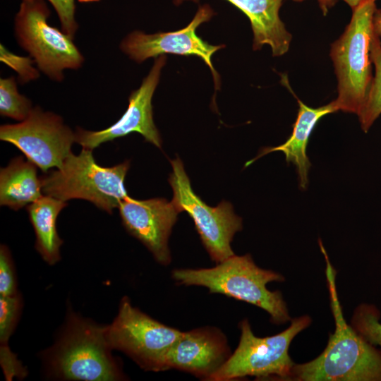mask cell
I'll list each match as a JSON object with an SVG mask.
<instances>
[{"label":"cell","mask_w":381,"mask_h":381,"mask_svg":"<svg viewBox=\"0 0 381 381\" xmlns=\"http://www.w3.org/2000/svg\"><path fill=\"white\" fill-rule=\"evenodd\" d=\"M318 243L326 262V278L335 330L329 334L327 345L320 356L309 362L294 364L290 379L381 381V353L345 320L336 289V270L320 239Z\"/></svg>","instance_id":"6da1fadb"},{"label":"cell","mask_w":381,"mask_h":381,"mask_svg":"<svg viewBox=\"0 0 381 381\" xmlns=\"http://www.w3.org/2000/svg\"><path fill=\"white\" fill-rule=\"evenodd\" d=\"M172 278L179 284L200 286L210 294H219L256 306L269 313L275 324L291 320L282 293L267 284L284 278L272 270L259 267L250 254L233 255L211 268L176 269Z\"/></svg>","instance_id":"7a4b0ae2"},{"label":"cell","mask_w":381,"mask_h":381,"mask_svg":"<svg viewBox=\"0 0 381 381\" xmlns=\"http://www.w3.org/2000/svg\"><path fill=\"white\" fill-rule=\"evenodd\" d=\"M106 326L71 313L47 361L54 377L69 380L112 381L125 376L111 354Z\"/></svg>","instance_id":"3957f363"},{"label":"cell","mask_w":381,"mask_h":381,"mask_svg":"<svg viewBox=\"0 0 381 381\" xmlns=\"http://www.w3.org/2000/svg\"><path fill=\"white\" fill-rule=\"evenodd\" d=\"M375 1L368 0L353 9L350 23L331 45L330 56L337 78V111L357 115L367 97L373 76L370 44L374 33Z\"/></svg>","instance_id":"277c9868"},{"label":"cell","mask_w":381,"mask_h":381,"mask_svg":"<svg viewBox=\"0 0 381 381\" xmlns=\"http://www.w3.org/2000/svg\"><path fill=\"white\" fill-rule=\"evenodd\" d=\"M129 161L110 167L98 165L92 150L83 148L79 155L72 152L56 170L45 173L42 193L63 201L83 199L111 214L127 196L124 180Z\"/></svg>","instance_id":"5b68a950"},{"label":"cell","mask_w":381,"mask_h":381,"mask_svg":"<svg viewBox=\"0 0 381 381\" xmlns=\"http://www.w3.org/2000/svg\"><path fill=\"white\" fill-rule=\"evenodd\" d=\"M310 322L309 316L303 315L292 320L290 326L277 334L258 337L244 319L239 325L237 348L208 380L231 381L246 376L289 380L294 365L289 354L291 342Z\"/></svg>","instance_id":"8992f818"},{"label":"cell","mask_w":381,"mask_h":381,"mask_svg":"<svg viewBox=\"0 0 381 381\" xmlns=\"http://www.w3.org/2000/svg\"><path fill=\"white\" fill-rule=\"evenodd\" d=\"M49 15L44 0L22 1L14 20L15 35L39 69L60 82L63 71L79 68L84 57L70 36L48 23Z\"/></svg>","instance_id":"52a82bcc"},{"label":"cell","mask_w":381,"mask_h":381,"mask_svg":"<svg viewBox=\"0 0 381 381\" xmlns=\"http://www.w3.org/2000/svg\"><path fill=\"white\" fill-rule=\"evenodd\" d=\"M133 307L123 297L114 321L106 326V336L112 350L123 352L145 370L164 371L166 356L182 334Z\"/></svg>","instance_id":"ba28073f"},{"label":"cell","mask_w":381,"mask_h":381,"mask_svg":"<svg viewBox=\"0 0 381 381\" xmlns=\"http://www.w3.org/2000/svg\"><path fill=\"white\" fill-rule=\"evenodd\" d=\"M172 172L169 183L172 188V202L193 219L205 248L216 263L234 255L231 243L235 234L242 229V219L231 204L222 201L216 207L205 204L192 189L183 162L177 157L171 161Z\"/></svg>","instance_id":"9c48e42d"},{"label":"cell","mask_w":381,"mask_h":381,"mask_svg":"<svg viewBox=\"0 0 381 381\" xmlns=\"http://www.w3.org/2000/svg\"><path fill=\"white\" fill-rule=\"evenodd\" d=\"M0 139L17 147L44 173L61 167L75 142V132L60 116L44 111L40 107L32 108L18 123L1 126Z\"/></svg>","instance_id":"30bf717a"},{"label":"cell","mask_w":381,"mask_h":381,"mask_svg":"<svg viewBox=\"0 0 381 381\" xmlns=\"http://www.w3.org/2000/svg\"><path fill=\"white\" fill-rule=\"evenodd\" d=\"M214 11L208 4L200 6L191 22L181 30L145 34L133 31L121 42V50L131 59L141 63L149 58L166 54L196 56L201 58L210 68L215 86H218L219 75L212 63V55L224 45H212L196 35L200 25L211 19Z\"/></svg>","instance_id":"8fae6325"},{"label":"cell","mask_w":381,"mask_h":381,"mask_svg":"<svg viewBox=\"0 0 381 381\" xmlns=\"http://www.w3.org/2000/svg\"><path fill=\"white\" fill-rule=\"evenodd\" d=\"M166 61L164 55L155 58L152 68L140 87L130 95L126 111L116 123L97 131L77 128L75 142L83 148L92 150L104 143L136 132L142 135L146 141L161 148L162 139L153 121L152 98Z\"/></svg>","instance_id":"7c38bea8"},{"label":"cell","mask_w":381,"mask_h":381,"mask_svg":"<svg viewBox=\"0 0 381 381\" xmlns=\"http://www.w3.org/2000/svg\"><path fill=\"white\" fill-rule=\"evenodd\" d=\"M119 210L126 231L138 239L159 264L168 265L171 262L169 238L181 212L172 200L161 198L136 200L128 195Z\"/></svg>","instance_id":"4fadbf2b"},{"label":"cell","mask_w":381,"mask_h":381,"mask_svg":"<svg viewBox=\"0 0 381 381\" xmlns=\"http://www.w3.org/2000/svg\"><path fill=\"white\" fill-rule=\"evenodd\" d=\"M231 354L227 339L218 328L199 327L182 332L166 356L164 370L175 368L208 380Z\"/></svg>","instance_id":"5bb4252c"},{"label":"cell","mask_w":381,"mask_h":381,"mask_svg":"<svg viewBox=\"0 0 381 381\" xmlns=\"http://www.w3.org/2000/svg\"><path fill=\"white\" fill-rule=\"evenodd\" d=\"M240 9L250 20L254 50L267 44L274 56L285 54L289 49L291 35L279 18L283 0H226Z\"/></svg>","instance_id":"9a60e30c"},{"label":"cell","mask_w":381,"mask_h":381,"mask_svg":"<svg viewBox=\"0 0 381 381\" xmlns=\"http://www.w3.org/2000/svg\"><path fill=\"white\" fill-rule=\"evenodd\" d=\"M298 103L299 107L297 118L290 137L280 145L263 148L257 157L246 162L245 166H248L267 153L282 152L286 161L288 163L292 162L296 167L299 186L302 189H306L308 183V171L311 166L306 154L310 134L320 119L327 114L337 111V109L333 101L318 108L309 107L299 99Z\"/></svg>","instance_id":"2e32d148"},{"label":"cell","mask_w":381,"mask_h":381,"mask_svg":"<svg viewBox=\"0 0 381 381\" xmlns=\"http://www.w3.org/2000/svg\"><path fill=\"white\" fill-rule=\"evenodd\" d=\"M37 166L22 157L13 158L0 171V204L18 210L42 195L41 177Z\"/></svg>","instance_id":"e0dca14e"},{"label":"cell","mask_w":381,"mask_h":381,"mask_svg":"<svg viewBox=\"0 0 381 381\" xmlns=\"http://www.w3.org/2000/svg\"><path fill=\"white\" fill-rule=\"evenodd\" d=\"M66 206V202L46 195L27 206L36 236L35 248L49 265H55L61 259L63 241L57 233L56 219Z\"/></svg>","instance_id":"ac0fdd59"},{"label":"cell","mask_w":381,"mask_h":381,"mask_svg":"<svg viewBox=\"0 0 381 381\" xmlns=\"http://www.w3.org/2000/svg\"><path fill=\"white\" fill-rule=\"evenodd\" d=\"M370 59L375 67V75L365 103L358 114L361 129L365 133L381 114V41L375 32L370 44Z\"/></svg>","instance_id":"d6986e66"},{"label":"cell","mask_w":381,"mask_h":381,"mask_svg":"<svg viewBox=\"0 0 381 381\" xmlns=\"http://www.w3.org/2000/svg\"><path fill=\"white\" fill-rule=\"evenodd\" d=\"M32 109L31 101L20 94L15 78L0 79V114L16 121L25 120Z\"/></svg>","instance_id":"ffe728a7"},{"label":"cell","mask_w":381,"mask_h":381,"mask_svg":"<svg viewBox=\"0 0 381 381\" xmlns=\"http://www.w3.org/2000/svg\"><path fill=\"white\" fill-rule=\"evenodd\" d=\"M380 316V312L375 306L362 303L354 311L351 326L369 344L378 346L381 353Z\"/></svg>","instance_id":"44dd1931"},{"label":"cell","mask_w":381,"mask_h":381,"mask_svg":"<svg viewBox=\"0 0 381 381\" xmlns=\"http://www.w3.org/2000/svg\"><path fill=\"white\" fill-rule=\"evenodd\" d=\"M22 300L19 294L10 296H0V346L8 342L20 316Z\"/></svg>","instance_id":"7402d4cb"},{"label":"cell","mask_w":381,"mask_h":381,"mask_svg":"<svg viewBox=\"0 0 381 381\" xmlns=\"http://www.w3.org/2000/svg\"><path fill=\"white\" fill-rule=\"evenodd\" d=\"M0 59L11 67L18 75V81L21 84L37 79L40 76L37 69L33 66L34 59L30 57L20 56L9 52L1 44Z\"/></svg>","instance_id":"603a6c76"},{"label":"cell","mask_w":381,"mask_h":381,"mask_svg":"<svg viewBox=\"0 0 381 381\" xmlns=\"http://www.w3.org/2000/svg\"><path fill=\"white\" fill-rule=\"evenodd\" d=\"M18 294L13 262L8 248H0V296H10Z\"/></svg>","instance_id":"cb8c5ba5"},{"label":"cell","mask_w":381,"mask_h":381,"mask_svg":"<svg viewBox=\"0 0 381 381\" xmlns=\"http://www.w3.org/2000/svg\"><path fill=\"white\" fill-rule=\"evenodd\" d=\"M48 1L56 10L61 23L62 31L73 39L78 28L75 18V0Z\"/></svg>","instance_id":"d4e9b609"},{"label":"cell","mask_w":381,"mask_h":381,"mask_svg":"<svg viewBox=\"0 0 381 381\" xmlns=\"http://www.w3.org/2000/svg\"><path fill=\"white\" fill-rule=\"evenodd\" d=\"M374 32L381 37V9L376 8L373 20Z\"/></svg>","instance_id":"484cf974"},{"label":"cell","mask_w":381,"mask_h":381,"mask_svg":"<svg viewBox=\"0 0 381 381\" xmlns=\"http://www.w3.org/2000/svg\"><path fill=\"white\" fill-rule=\"evenodd\" d=\"M296 2H301L304 0H293ZM320 8L324 16L327 15L329 8L334 6L337 0H318Z\"/></svg>","instance_id":"4316f807"},{"label":"cell","mask_w":381,"mask_h":381,"mask_svg":"<svg viewBox=\"0 0 381 381\" xmlns=\"http://www.w3.org/2000/svg\"><path fill=\"white\" fill-rule=\"evenodd\" d=\"M343 1H345L353 10L356 8L357 6H358L359 5H361V4L368 0H343ZM374 1H376V0H374Z\"/></svg>","instance_id":"83f0119b"},{"label":"cell","mask_w":381,"mask_h":381,"mask_svg":"<svg viewBox=\"0 0 381 381\" xmlns=\"http://www.w3.org/2000/svg\"><path fill=\"white\" fill-rule=\"evenodd\" d=\"M184 1H189V0H173V2L176 5H179ZM190 1L198 3L199 0H190Z\"/></svg>","instance_id":"f1b7e54d"},{"label":"cell","mask_w":381,"mask_h":381,"mask_svg":"<svg viewBox=\"0 0 381 381\" xmlns=\"http://www.w3.org/2000/svg\"><path fill=\"white\" fill-rule=\"evenodd\" d=\"M80 2L86 3V2H92V1H97L99 0H78Z\"/></svg>","instance_id":"f546056e"}]
</instances>
